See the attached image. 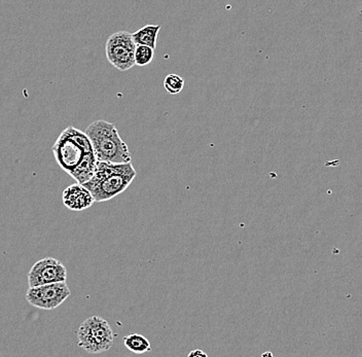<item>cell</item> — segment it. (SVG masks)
<instances>
[{
	"mask_svg": "<svg viewBox=\"0 0 362 357\" xmlns=\"http://www.w3.org/2000/svg\"><path fill=\"white\" fill-rule=\"evenodd\" d=\"M136 47L132 33L128 31L113 33L106 42V58L115 69L127 71L135 66Z\"/></svg>",
	"mask_w": 362,
	"mask_h": 357,
	"instance_id": "cell-4",
	"label": "cell"
},
{
	"mask_svg": "<svg viewBox=\"0 0 362 357\" xmlns=\"http://www.w3.org/2000/svg\"><path fill=\"white\" fill-rule=\"evenodd\" d=\"M155 59V49L146 46H137L135 49V65L147 66Z\"/></svg>",
	"mask_w": 362,
	"mask_h": 357,
	"instance_id": "cell-13",
	"label": "cell"
},
{
	"mask_svg": "<svg viewBox=\"0 0 362 357\" xmlns=\"http://www.w3.org/2000/svg\"><path fill=\"white\" fill-rule=\"evenodd\" d=\"M64 132L66 133L70 139L74 140L76 144H78L86 153H94L89 136L86 134V132H83V131L78 130V129L72 127V126H69V127L65 129Z\"/></svg>",
	"mask_w": 362,
	"mask_h": 357,
	"instance_id": "cell-12",
	"label": "cell"
},
{
	"mask_svg": "<svg viewBox=\"0 0 362 357\" xmlns=\"http://www.w3.org/2000/svg\"><path fill=\"white\" fill-rule=\"evenodd\" d=\"M62 200L65 206L72 211H83L95 203L89 189L78 182L69 185L63 191Z\"/></svg>",
	"mask_w": 362,
	"mask_h": 357,
	"instance_id": "cell-8",
	"label": "cell"
},
{
	"mask_svg": "<svg viewBox=\"0 0 362 357\" xmlns=\"http://www.w3.org/2000/svg\"><path fill=\"white\" fill-rule=\"evenodd\" d=\"M185 87V80L178 74H168L164 81V88L169 94H180Z\"/></svg>",
	"mask_w": 362,
	"mask_h": 357,
	"instance_id": "cell-14",
	"label": "cell"
},
{
	"mask_svg": "<svg viewBox=\"0 0 362 357\" xmlns=\"http://www.w3.org/2000/svg\"><path fill=\"white\" fill-rule=\"evenodd\" d=\"M124 347L136 354H144L151 350V343L140 334H132L124 338Z\"/></svg>",
	"mask_w": 362,
	"mask_h": 357,
	"instance_id": "cell-11",
	"label": "cell"
},
{
	"mask_svg": "<svg viewBox=\"0 0 362 357\" xmlns=\"http://www.w3.org/2000/svg\"><path fill=\"white\" fill-rule=\"evenodd\" d=\"M97 164H98V161H97L94 153H85L83 160L69 175L74 178L78 184L86 185L92 180L96 172Z\"/></svg>",
	"mask_w": 362,
	"mask_h": 357,
	"instance_id": "cell-9",
	"label": "cell"
},
{
	"mask_svg": "<svg viewBox=\"0 0 362 357\" xmlns=\"http://www.w3.org/2000/svg\"><path fill=\"white\" fill-rule=\"evenodd\" d=\"M53 153L61 169L70 174L88 153L63 131L53 146Z\"/></svg>",
	"mask_w": 362,
	"mask_h": 357,
	"instance_id": "cell-7",
	"label": "cell"
},
{
	"mask_svg": "<svg viewBox=\"0 0 362 357\" xmlns=\"http://www.w3.org/2000/svg\"><path fill=\"white\" fill-rule=\"evenodd\" d=\"M66 267L54 257H45L36 262L29 271L28 277H27L29 288L66 282Z\"/></svg>",
	"mask_w": 362,
	"mask_h": 357,
	"instance_id": "cell-6",
	"label": "cell"
},
{
	"mask_svg": "<svg viewBox=\"0 0 362 357\" xmlns=\"http://www.w3.org/2000/svg\"><path fill=\"white\" fill-rule=\"evenodd\" d=\"M187 357H208V356L202 350H192L187 354Z\"/></svg>",
	"mask_w": 362,
	"mask_h": 357,
	"instance_id": "cell-15",
	"label": "cell"
},
{
	"mask_svg": "<svg viewBox=\"0 0 362 357\" xmlns=\"http://www.w3.org/2000/svg\"><path fill=\"white\" fill-rule=\"evenodd\" d=\"M262 357H273V354L271 352H266V353L262 354Z\"/></svg>",
	"mask_w": 362,
	"mask_h": 357,
	"instance_id": "cell-16",
	"label": "cell"
},
{
	"mask_svg": "<svg viewBox=\"0 0 362 357\" xmlns=\"http://www.w3.org/2000/svg\"><path fill=\"white\" fill-rule=\"evenodd\" d=\"M160 25H146L132 33L133 40L136 46H146L156 49Z\"/></svg>",
	"mask_w": 362,
	"mask_h": 357,
	"instance_id": "cell-10",
	"label": "cell"
},
{
	"mask_svg": "<svg viewBox=\"0 0 362 357\" xmlns=\"http://www.w3.org/2000/svg\"><path fill=\"white\" fill-rule=\"evenodd\" d=\"M137 175L132 163L110 164L98 162L92 180L83 185L89 189L95 202H105L124 193Z\"/></svg>",
	"mask_w": 362,
	"mask_h": 357,
	"instance_id": "cell-1",
	"label": "cell"
},
{
	"mask_svg": "<svg viewBox=\"0 0 362 357\" xmlns=\"http://www.w3.org/2000/svg\"><path fill=\"white\" fill-rule=\"evenodd\" d=\"M97 161L110 164H129L131 153L126 142L119 136L115 124L99 119L86 129Z\"/></svg>",
	"mask_w": 362,
	"mask_h": 357,
	"instance_id": "cell-2",
	"label": "cell"
},
{
	"mask_svg": "<svg viewBox=\"0 0 362 357\" xmlns=\"http://www.w3.org/2000/svg\"><path fill=\"white\" fill-rule=\"evenodd\" d=\"M113 336L110 323L99 316H92L79 327L78 346L88 353H102L112 348Z\"/></svg>",
	"mask_w": 362,
	"mask_h": 357,
	"instance_id": "cell-3",
	"label": "cell"
},
{
	"mask_svg": "<svg viewBox=\"0 0 362 357\" xmlns=\"http://www.w3.org/2000/svg\"><path fill=\"white\" fill-rule=\"evenodd\" d=\"M70 293L71 291L66 282H59L29 288L26 293V300L35 308L54 310L68 299Z\"/></svg>",
	"mask_w": 362,
	"mask_h": 357,
	"instance_id": "cell-5",
	"label": "cell"
}]
</instances>
